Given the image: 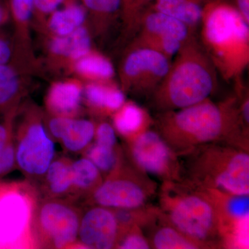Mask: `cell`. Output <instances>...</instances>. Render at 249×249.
Returning a JSON list of instances; mask_svg holds the SVG:
<instances>
[{
	"label": "cell",
	"instance_id": "obj_38",
	"mask_svg": "<svg viewBox=\"0 0 249 249\" xmlns=\"http://www.w3.org/2000/svg\"><path fill=\"white\" fill-rule=\"evenodd\" d=\"M18 182H5L0 181V198L10 189L16 186Z\"/></svg>",
	"mask_w": 249,
	"mask_h": 249
},
{
	"label": "cell",
	"instance_id": "obj_18",
	"mask_svg": "<svg viewBox=\"0 0 249 249\" xmlns=\"http://www.w3.org/2000/svg\"><path fill=\"white\" fill-rule=\"evenodd\" d=\"M124 103V91L112 81L84 83L83 104L94 114L112 115Z\"/></svg>",
	"mask_w": 249,
	"mask_h": 249
},
{
	"label": "cell",
	"instance_id": "obj_25",
	"mask_svg": "<svg viewBox=\"0 0 249 249\" xmlns=\"http://www.w3.org/2000/svg\"><path fill=\"white\" fill-rule=\"evenodd\" d=\"M19 106L1 114L0 119V178L17 168L14 124Z\"/></svg>",
	"mask_w": 249,
	"mask_h": 249
},
{
	"label": "cell",
	"instance_id": "obj_8",
	"mask_svg": "<svg viewBox=\"0 0 249 249\" xmlns=\"http://www.w3.org/2000/svg\"><path fill=\"white\" fill-rule=\"evenodd\" d=\"M37 193L29 182L17 183L0 198V248H34L31 234Z\"/></svg>",
	"mask_w": 249,
	"mask_h": 249
},
{
	"label": "cell",
	"instance_id": "obj_30",
	"mask_svg": "<svg viewBox=\"0 0 249 249\" xmlns=\"http://www.w3.org/2000/svg\"><path fill=\"white\" fill-rule=\"evenodd\" d=\"M183 45V42L178 39L151 35L145 33H142V36L139 37V40L136 43V45L155 49L157 52L163 53L168 58L169 57L177 55Z\"/></svg>",
	"mask_w": 249,
	"mask_h": 249
},
{
	"label": "cell",
	"instance_id": "obj_16",
	"mask_svg": "<svg viewBox=\"0 0 249 249\" xmlns=\"http://www.w3.org/2000/svg\"><path fill=\"white\" fill-rule=\"evenodd\" d=\"M14 24L15 46L18 55L29 64L37 63L33 48L31 29L34 19V0H8Z\"/></svg>",
	"mask_w": 249,
	"mask_h": 249
},
{
	"label": "cell",
	"instance_id": "obj_29",
	"mask_svg": "<svg viewBox=\"0 0 249 249\" xmlns=\"http://www.w3.org/2000/svg\"><path fill=\"white\" fill-rule=\"evenodd\" d=\"M116 147L93 142L87 147L83 155L97 167L101 174L107 176L121 163Z\"/></svg>",
	"mask_w": 249,
	"mask_h": 249
},
{
	"label": "cell",
	"instance_id": "obj_23",
	"mask_svg": "<svg viewBox=\"0 0 249 249\" xmlns=\"http://www.w3.org/2000/svg\"><path fill=\"white\" fill-rule=\"evenodd\" d=\"M72 188L70 199L76 201L88 197L103 181L102 174L86 157L72 160Z\"/></svg>",
	"mask_w": 249,
	"mask_h": 249
},
{
	"label": "cell",
	"instance_id": "obj_22",
	"mask_svg": "<svg viewBox=\"0 0 249 249\" xmlns=\"http://www.w3.org/2000/svg\"><path fill=\"white\" fill-rule=\"evenodd\" d=\"M70 73L76 75L83 83L110 82L115 71L107 57L92 49L73 64Z\"/></svg>",
	"mask_w": 249,
	"mask_h": 249
},
{
	"label": "cell",
	"instance_id": "obj_3",
	"mask_svg": "<svg viewBox=\"0 0 249 249\" xmlns=\"http://www.w3.org/2000/svg\"><path fill=\"white\" fill-rule=\"evenodd\" d=\"M217 82V70L204 48L188 39L152 93V103L160 112L189 107L209 98Z\"/></svg>",
	"mask_w": 249,
	"mask_h": 249
},
{
	"label": "cell",
	"instance_id": "obj_10",
	"mask_svg": "<svg viewBox=\"0 0 249 249\" xmlns=\"http://www.w3.org/2000/svg\"><path fill=\"white\" fill-rule=\"evenodd\" d=\"M170 65L169 58L160 52L132 46L119 67L121 89L124 93L150 96L166 76Z\"/></svg>",
	"mask_w": 249,
	"mask_h": 249
},
{
	"label": "cell",
	"instance_id": "obj_14",
	"mask_svg": "<svg viewBox=\"0 0 249 249\" xmlns=\"http://www.w3.org/2000/svg\"><path fill=\"white\" fill-rule=\"evenodd\" d=\"M44 121L49 136L67 152H83L94 139L96 124L91 120L49 115L44 111Z\"/></svg>",
	"mask_w": 249,
	"mask_h": 249
},
{
	"label": "cell",
	"instance_id": "obj_4",
	"mask_svg": "<svg viewBox=\"0 0 249 249\" xmlns=\"http://www.w3.org/2000/svg\"><path fill=\"white\" fill-rule=\"evenodd\" d=\"M201 38L205 52L226 79L238 76L249 64V28L237 8L223 1L203 9Z\"/></svg>",
	"mask_w": 249,
	"mask_h": 249
},
{
	"label": "cell",
	"instance_id": "obj_19",
	"mask_svg": "<svg viewBox=\"0 0 249 249\" xmlns=\"http://www.w3.org/2000/svg\"><path fill=\"white\" fill-rule=\"evenodd\" d=\"M32 72L14 64L0 65V114L21 104L28 91Z\"/></svg>",
	"mask_w": 249,
	"mask_h": 249
},
{
	"label": "cell",
	"instance_id": "obj_36",
	"mask_svg": "<svg viewBox=\"0 0 249 249\" xmlns=\"http://www.w3.org/2000/svg\"><path fill=\"white\" fill-rule=\"evenodd\" d=\"M11 20V14L8 0H0V27Z\"/></svg>",
	"mask_w": 249,
	"mask_h": 249
},
{
	"label": "cell",
	"instance_id": "obj_13",
	"mask_svg": "<svg viewBox=\"0 0 249 249\" xmlns=\"http://www.w3.org/2000/svg\"><path fill=\"white\" fill-rule=\"evenodd\" d=\"M120 229L112 210L90 205L82 212L76 247L85 249L115 248Z\"/></svg>",
	"mask_w": 249,
	"mask_h": 249
},
{
	"label": "cell",
	"instance_id": "obj_9",
	"mask_svg": "<svg viewBox=\"0 0 249 249\" xmlns=\"http://www.w3.org/2000/svg\"><path fill=\"white\" fill-rule=\"evenodd\" d=\"M121 163L87 199L89 205L111 210H134L145 206L155 191L153 183Z\"/></svg>",
	"mask_w": 249,
	"mask_h": 249
},
{
	"label": "cell",
	"instance_id": "obj_27",
	"mask_svg": "<svg viewBox=\"0 0 249 249\" xmlns=\"http://www.w3.org/2000/svg\"><path fill=\"white\" fill-rule=\"evenodd\" d=\"M155 10L181 21L188 27L201 21L203 8L199 0H156Z\"/></svg>",
	"mask_w": 249,
	"mask_h": 249
},
{
	"label": "cell",
	"instance_id": "obj_24",
	"mask_svg": "<svg viewBox=\"0 0 249 249\" xmlns=\"http://www.w3.org/2000/svg\"><path fill=\"white\" fill-rule=\"evenodd\" d=\"M111 116L116 132L129 140L144 132L148 124L147 113L132 102L124 103Z\"/></svg>",
	"mask_w": 249,
	"mask_h": 249
},
{
	"label": "cell",
	"instance_id": "obj_32",
	"mask_svg": "<svg viewBox=\"0 0 249 249\" xmlns=\"http://www.w3.org/2000/svg\"><path fill=\"white\" fill-rule=\"evenodd\" d=\"M137 227L129 228L121 232L116 243V249H148L150 245L146 237L142 235L141 230H136Z\"/></svg>",
	"mask_w": 249,
	"mask_h": 249
},
{
	"label": "cell",
	"instance_id": "obj_7",
	"mask_svg": "<svg viewBox=\"0 0 249 249\" xmlns=\"http://www.w3.org/2000/svg\"><path fill=\"white\" fill-rule=\"evenodd\" d=\"M75 202L70 199L37 197L31 224L34 248L76 247L83 210Z\"/></svg>",
	"mask_w": 249,
	"mask_h": 249
},
{
	"label": "cell",
	"instance_id": "obj_15",
	"mask_svg": "<svg viewBox=\"0 0 249 249\" xmlns=\"http://www.w3.org/2000/svg\"><path fill=\"white\" fill-rule=\"evenodd\" d=\"M84 83L78 78L55 80L45 99V113L52 116L79 117L83 104Z\"/></svg>",
	"mask_w": 249,
	"mask_h": 249
},
{
	"label": "cell",
	"instance_id": "obj_12",
	"mask_svg": "<svg viewBox=\"0 0 249 249\" xmlns=\"http://www.w3.org/2000/svg\"><path fill=\"white\" fill-rule=\"evenodd\" d=\"M44 38L45 58L41 65L53 73H70L73 64L92 49L93 37L87 24L69 35Z\"/></svg>",
	"mask_w": 249,
	"mask_h": 249
},
{
	"label": "cell",
	"instance_id": "obj_11",
	"mask_svg": "<svg viewBox=\"0 0 249 249\" xmlns=\"http://www.w3.org/2000/svg\"><path fill=\"white\" fill-rule=\"evenodd\" d=\"M129 140L131 158L142 173L164 182L179 181L178 155L157 131L147 129Z\"/></svg>",
	"mask_w": 249,
	"mask_h": 249
},
{
	"label": "cell",
	"instance_id": "obj_37",
	"mask_svg": "<svg viewBox=\"0 0 249 249\" xmlns=\"http://www.w3.org/2000/svg\"><path fill=\"white\" fill-rule=\"evenodd\" d=\"M237 6L246 22L249 23V0H237Z\"/></svg>",
	"mask_w": 249,
	"mask_h": 249
},
{
	"label": "cell",
	"instance_id": "obj_5",
	"mask_svg": "<svg viewBox=\"0 0 249 249\" xmlns=\"http://www.w3.org/2000/svg\"><path fill=\"white\" fill-rule=\"evenodd\" d=\"M160 204L170 225L202 248L222 242L219 211L209 191L180 181H167Z\"/></svg>",
	"mask_w": 249,
	"mask_h": 249
},
{
	"label": "cell",
	"instance_id": "obj_2",
	"mask_svg": "<svg viewBox=\"0 0 249 249\" xmlns=\"http://www.w3.org/2000/svg\"><path fill=\"white\" fill-rule=\"evenodd\" d=\"M178 157L180 182L204 191L249 196V155L245 147L213 142Z\"/></svg>",
	"mask_w": 249,
	"mask_h": 249
},
{
	"label": "cell",
	"instance_id": "obj_33",
	"mask_svg": "<svg viewBox=\"0 0 249 249\" xmlns=\"http://www.w3.org/2000/svg\"><path fill=\"white\" fill-rule=\"evenodd\" d=\"M8 64H14L32 71L19 59L13 37H9L0 31V65Z\"/></svg>",
	"mask_w": 249,
	"mask_h": 249
},
{
	"label": "cell",
	"instance_id": "obj_35",
	"mask_svg": "<svg viewBox=\"0 0 249 249\" xmlns=\"http://www.w3.org/2000/svg\"><path fill=\"white\" fill-rule=\"evenodd\" d=\"M93 139H95L96 143L109 147H116L117 139L115 129L112 124L107 121H102L96 125Z\"/></svg>",
	"mask_w": 249,
	"mask_h": 249
},
{
	"label": "cell",
	"instance_id": "obj_21",
	"mask_svg": "<svg viewBox=\"0 0 249 249\" xmlns=\"http://www.w3.org/2000/svg\"><path fill=\"white\" fill-rule=\"evenodd\" d=\"M87 14V24L93 37H103L121 18V0H78Z\"/></svg>",
	"mask_w": 249,
	"mask_h": 249
},
{
	"label": "cell",
	"instance_id": "obj_39",
	"mask_svg": "<svg viewBox=\"0 0 249 249\" xmlns=\"http://www.w3.org/2000/svg\"><path fill=\"white\" fill-rule=\"evenodd\" d=\"M142 3H143L144 1H154V0H142ZM155 1H156V0H155Z\"/></svg>",
	"mask_w": 249,
	"mask_h": 249
},
{
	"label": "cell",
	"instance_id": "obj_28",
	"mask_svg": "<svg viewBox=\"0 0 249 249\" xmlns=\"http://www.w3.org/2000/svg\"><path fill=\"white\" fill-rule=\"evenodd\" d=\"M150 247L157 249H196L202 248L199 244L188 238L173 226H160L151 235Z\"/></svg>",
	"mask_w": 249,
	"mask_h": 249
},
{
	"label": "cell",
	"instance_id": "obj_17",
	"mask_svg": "<svg viewBox=\"0 0 249 249\" xmlns=\"http://www.w3.org/2000/svg\"><path fill=\"white\" fill-rule=\"evenodd\" d=\"M87 24L86 11L78 0H67L49 15L36 30L44 37L71 34Z\"/></svg>",
	"mask_w": 249,
	"mask_h": 249
},
{
	"label": "cell",
	"instance_id": "obj_20",
	"mask_svg": "<svg viewBox=\"0 0 249 249\" xmlns=\"http://www.w3.org/2000/svg\"><path fill=\"white\" fill-rule=\"evenodd\" d=\"M72 160L67 157L54 158L45 176L41 180L40 189L37 191L43 198L70 199L72 188Z\"/></svg>",
	"mask_w": 249,
	"mask_h": 249
},
{
	"label": "cell",
	"instance_id": "obj_31",
	"mask_svg": "<svg viewBox=\"0 0 249 249\" xmlns=\"http://www.w3.org/2000/svg\"><path fill=\"white\" fill-rule=\"evenodd\" d=\"M121 19L124 32L129 34L139 22L142 0H121Z\"/></svg>",
	"mask_w": 249,
	"mask_h": 249
},
{
	"label": "cell",
	"instance_id": "obj_34",
	"mask_svg": "<svg viewBox=\"0 0 249 249\" xmlns=\"http://www.w3.org/2000/svg\"><path fill=\"white\" fill-rule=\"evenodd\" d=\"M67 0H34L32 26L38 27L49 15L65 4Z\"/></svg>",
	"mask_w": 249,
	"mask_h": 249
},
{
	"label": "cell",
	"instance_id": "obj_26",
	"mask_svg": "<svg viewBox=\"0 0 249 249\" xmlns=\"http://www.w3.org/2000/svg\"><path fill=\"white\" fill-rule=\"evenodd\" d=\"M142 25L145 34L173 37L183 43L189 39V27L176 18L156 10L145 15Z\"/></svg>",
	"mask_w": 249,
	"mask_h": 249
},
{
	"label": "cell",
	"instance_id": "obj_1",
	"mask_svg": "<svg viewBox=\"0 0 249 249\" xmlns=\"http://www.w3.org/2000/svg\"><path fill=\"white\" fill-rule=\"evenodd\" d=\"M243 124L235 100L215 103L209 98L183 109L160 112L156 121L157 132L178 156L213 142L242 147Z\"/></svg>",
	"mask_w": 249,
	"mask_h": 249
},
{
	"label": "cell",
	"instance_id": "obj_6",
	"mask_svg": "<svg viewBox=\"0 0 249 249\" xmlns=\"http://www.w3.org/2000/svg\"><path fill=\"white\" fill-rule=\"evenodd\" d=\"M16 166L29 182L40 183L55 157L44 111L34 103L19 106L14 124Z\"/></svg>",
	"mask_w": 249,
	"mask_h": 249
}]
</instances>
